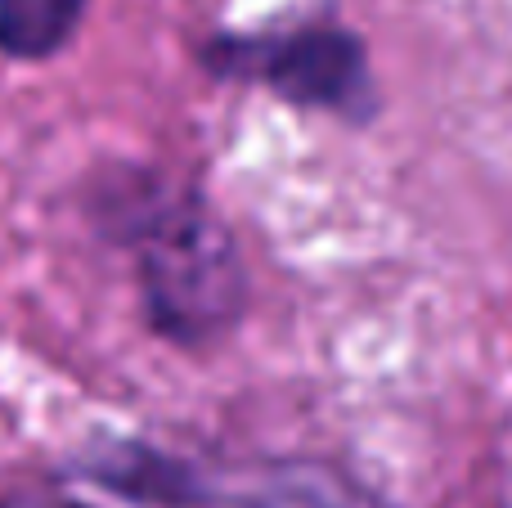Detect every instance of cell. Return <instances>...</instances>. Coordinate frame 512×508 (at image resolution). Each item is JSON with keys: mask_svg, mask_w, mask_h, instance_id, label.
Instances as JSON below:
<instances>
[{"mask_svg": "<svg viewBox=\"0 0 512 508\" xmlns=\"http://www.w3.org/2000/svg\"><path fill=\"white\" fill-rule=\"evenodd\" d=\"M144 302L162 333L203 342L243 306V266L225 225L189 198L149 203L135 221Z\"/></svg>", "mask_w": 512, "mask_h": 508, "instance_id": "obj_1", "label": "cell"}, {"mask_svg": "<svg viewBox=\"0 0 512 508\" xmlns=\"http://www.w3.org/2000/svg\"><path fill=\"white\" fill-rule=\"evenodd\" d=\"M86 0H0V50L14 59L54 54L72 36Z\"/></svg>", "mask_w": 512, "mask_h": 508, "instance_id": "obj_3", "label": "cell"}, {"mask_svg": "<svg viewBox=\"0 0 512 508\" xmlns=\"http://www.w3.org/2000/svg\"><path fill=\"white\" fill-rule=\"evenodd\" d=\"M216 68L274 86L283 99L337 113L369 117V68L351 36L315 27L274 41H230L216 45Z\"/></svg>", "mask_w": 512, "mask_h": 508, "instance_id": "obj_2", "label": "cell"}, {"mask_svg": "<svg viewBox=\"0 0 512 508\" xmlns=\"http://www.w3.org/2000/svg\"><path fill=\"white\" fill-rule=\"evenodd\" d=\"M256 508H382L333 473H283L265 486Z\"/></svg>", "mask_w": 512, "mask_h": 508, "instance_id": "obj_4", "label": "cell"}]
</instances>
